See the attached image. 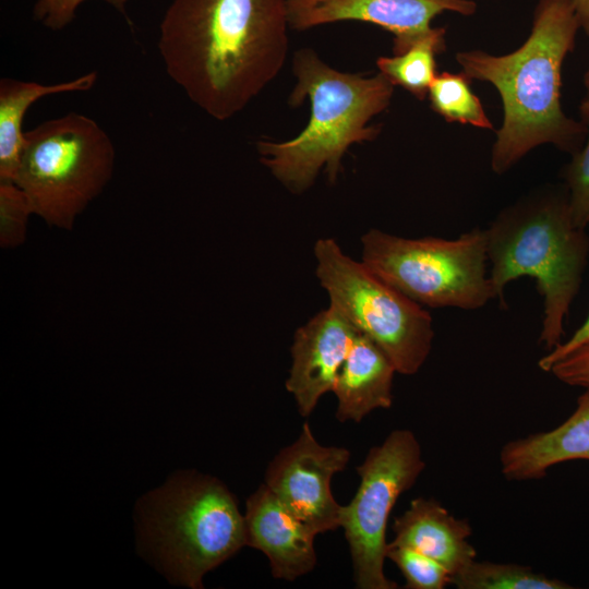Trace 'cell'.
Wrapping results in <instances>:
<instances>
[{
    "label": "cell",
    "instance_id": "17",
    "mask_svg": "<svg viewBox=\"0 0 589 589\" xmlns=\"http://www.w3.org/2000/svg\"><path fill=\"white\" fill-rule=\"evenodd\" d=\"M95 71L57 84H41L4 77L0 81V182H14L25 144L22 131L27 109L43 97L89 91Z\"/></svg>",
    "mask_w": 589,
    "mask_h": 589
},
{
    "label": "cell",
    "instance_id": "2",
    "mask_svg": "<svg viewBox=\"0 0 589 589\" xmlns=\"http://www.w3.org/2000/svg\"><path fill=\"white\" fill-rule=\"evenodd\" d=\"M579 28L574 0H540L531 32L515 51L456 53L467 76L491 83L502 98L503 123L491 156L495 173L506 172L542 144L570 155L582 147L586 127L567 117L561 106L562 64L575 48Z\"/></svg>",
    "mask_w": 589,
    "mask_h": 589
},
{
    "label": "cell",
    "instance_id": "15",
    "mask_svg": "<svg viewBox=\"0 0 589 589\" xmlns=\"http://www.w3.org/2000/svg\"><path fill=\"white\" fill-rule=\"evenodd\" d=\"M392 544L413 549L442 564L452 576L476 560L468 542L472 528L467 519L456 518L433 497H417L393 522Z\"/></svg>",
    "mask_w": 589,
    "mask_h": 589
},
{
    "label": "cell",
    "instance_id": "3",
    "mask_svg": "<svg viewBox=\"0 0 589 589\" xmlns=\"http://www.w3.org/2000/svg\"><path fill=\"white\" fill-rule=\"evenodd\" d=\"M292 72L297 83L288 103L298 107L309 99V122L288 141H257L256 149L273 177L289 192L301 194L314 184L321 170L335 183L349 147L378 136L381 127L370 125V121L387 109L395 86L381 72L363 76L338 71L312 48L294 52Z\"/></svg>",
    "mask_w": 589,
    "mask_h": 589
},
{
    "label": "cell",
    "instance_id": "24",
    "mask_svg": "<svg viewBox=\"0 0 589 589\" xmlns=\"http://www.w3.org/2000/svg\"><path fill=\"white\" fill-rule=\"evenodd\" d=\"M87 0H37L34 5V17L45 27L51 31H61L67 27L76 15L79 7ZM112 5L123 14L131 24L127 4L129 0H101Z\"/></svg>",
    "mask_w": 589,
    "mask_h": 589
},
{
    "label": "cell",
    "instance_id": "7",
    "mask_svg": "<svg viewBox=\"0 0 589 589\" xmlns=\"http://www.w3.org/2000/svg\"><path fill=\"white\" fill-rule=\"evenodd\" d=\"M361 245V261L422 306L477 310L495 299L486 274L485 229L476 227L454 240L370 229Z\"/></svg>",
    "mask_w": 589,
    "mask_h": 589
},
{
    "label": "cell",
    "instance_id": "23",
    "mask_svg": "<svg viewBox=\"0 0 589 589\" xmlns=\"http://www.w3.org/2000/svg\"><path fill=\"white\" fill-rule=\"evenodd\" d=\"M34 214L25 192L14 182H0V244L21 245L26 237L29 216Z\"/></svg>",
    "mask_w": 589,
    "mask_h": 589
},
{
    "label": "cell",
    "instance_id": "13",
    "mask_svg": "<svg viewBox=\"0 0 589 589\" xmlns=\"http://www.w3.org/2000/svg\"><path fill=\"white\" fill-rule=\"evenodd\" d=\"M247 545L263 552L276 579L293 581L316 565L315 533L263 483L245 502Z\"/></svg>",
    "mask_w": 589,
    "mask_h": 589
},
{
    "label": "cell",
    "instance_id": "1",
    "mask_svg": "<svg viewBox=\"0 0 589 589\" xmlns=\"http://www.w3.org/2000/svg\"><path fill=\"white\" fill-rule=\"evenodd\" d=\"M287 0H173L159 26L169 77L218 120L241 112L285 65Z\"/></svg>",
    "mask_w": 589,
    "mask_h": 589
},
{
    "label": "cell",
    "instance_id": "4",
    "mask_svg": "<svg viewBox=\"0 0 589 589\" xmlns=\"http://www.w3.org/2000/svg\"><path fill=\"white\" fill-rule=\"evenodd\" d=\"M485 232L495 299L506 309L508 283L533 278L544 306L539 342L552 350L562 342L589 255V236L573 220L567 188L531 191L503 208Z\"/></svg>",
    "mask_w": 589,
    "mask_h": 589
},
{
    "label": "cell",
    "instance_id": "18",
    "mask_svg": "<svg viewBox=\"0 0 589 589\" xmlns=\"http://www.w3.org/2000/svg\"><path fill=\"white\" fill-rule=\"evenodd\" d=\"M446 29L433 27L431 33L414 43L407 51L376 60L378 72L390 83L409 92L419 100L428 97L436 76V55L446 48Z\"/></svg>",
    "mask_w": 589,
    "mask_h": 589
},
{
    "label": "cell",
    "instance_id": "10",
    "mask_svg": "<svg viewBox=\"0 0 589 589\" xmlns=\"http://www.w3.org/2000/svg\"><path fill=\"white\" fill-rule=\"evenodd\" d=\"M349 458L345 447L320 444L304 422L298 438L267 466L264 484L315 534L332 531L340 527L341 505L334 498L330 482Z\"/></svg>",
    "mask_w": 589,
    "mask_h": 589
},
{
    "label": "cell",
    "instance_id": "12",
    "mask_svg": "<svg viewBox=\"0 0 589 589\" xmlns=\"http://www.w3.org/2000/svg\"><path fill=\"white\" fill-rule=\"evenodd\" d=\"M358 329L334 306L317 312L300 326L291 346L286 389L302 417L311 414L320 398L332 392Z\"/></svg>",
    "mask_w": 589,
    "mask_h": 589
},
{
    "label": "cell",
    "instance_id": "26",
    "mask_svg": "<svg viewBox=\"0 0 589 589\" xmlns=\"http://www.w3.org/2000/svg\"><path fill=\"white\" fill-rule=\"evenodd\" d=\"M586 342H589V314L585 322L567 341L561 342L558 346L550 350L546 356L542 357L539 360V368L545 372H549L551 366L556 361H558L560 359H562L563 357Z\"/></svg>",
    "mask_w": 589,
    "mask_h": 589
},
{
    "label": "cell",
    "instance_id": "20",
    "mask_svg": "<svg viewBox=\"0 0 589 589\" xmlns=\"http://www.w3.org/2000/svg\"><path fill=\"white\" fill-rule=\"evenodd\" d=\"M428 97L431 109L447 122L493 130L480 98L471 89V79L464 72L437 73L429 88Z\"/></svg>",
    "mask_w": 589,
    "mask_h": 589
},
{
    "label": "cell",
    "instance_id": "16",
    "mask_svg": "<svg viewBox=\"0 0 589 589\" xmlns=\"http://www.w3.org/2000/svg\"><path fill=\"white\" fill-rule=\"evenodd\" d=\"M396 372L386 353L359 332L332 390L337 398V420L360 422L375 409L390 408Z\"/></svg>",
    "mask_w": 589,
    "mask_h": 589
},
{
    "label": "cell",
    "instance_id": "8",
    "mask_svg": "<svg viewBox=\"0 0 589 589\" xmlns=\"http://www.w3.org/2000/svg\"><path fill=\"white\" fill-rule=\"evenodd\" d=\"M314 256L315 274L328 294L329 305L371 338L398 373L416 374L432 348L434 329L430 313L362 261L344 253L332 238L315 242Z\"/></svg>",
    "mask_w": 589,
    "mask_h": 589
},
{
    "label": "cell",
    "instance_id": "14",
    "mask_svg": "<svg viewBox=\"0 0 589 589\" xmlns=\"http://www.w3.org/2000/svg\"><path fill=\"white\" fill-rule=\"evenodd\" d=\"M585 388L575 411L562 424L503 445L500 462L507 480H541L557 464L589 460V387Z\"/></svg>",
    "mask_w": 589,
    "mask_h": 589
},
{
    "label": "cell",
    "instance_id": "5",
    "mask_svg": "<svg viewBox=\"0 0 589 589\" xmlns=\"http://www.w3.org/2000/svg\"><path fill=\"white\" fill-rule=\"evenodd\" d=\"M139 509L143 549L173 584L203 588L206 573L247 545L244 515L214 477L178 472Z\"/></svg>",
    "mask_w": 589,
    "mask_h": 589
},
{
    "label": "cell",
    "instance_id": "21",
    "mask_svg": "<svg viewBox=\"0 0 589 589\" xmlns=\"http://www.w3.org/2000/svg\"><path fill=\"white\" fill-rule=\"evenodd\" d=\"M579 111L587 130L586 143L572 155L563 175L573 220L577 227L586 229L589 225V98L582 99Z\"/></svg>",
    "mask_w": 589,
    "mask_h": 589
},
{
    "label": "cell",
    "instance_id": "27",
    "mask_svg": "<svg viewBox=\"0 0 589 589\" xmlns=\"http://www.w3.org/2000/svg\"><path fill=\"white\" fill-rule=\"evenodd\" d=\"M574 5L580 28H582L589 37V0H574Z\"/></svg>",
    "mask_w": 589,
    "mask_h": 589
},
{
    "label": "cell",
    "instance_id": "22",
    "mask_svg": "<svg viewBox=\"0 0 589 589\" xmlns=\"http://www.w3.org/2000/svg\"><path fill=\"white\" fill-rule=\"evenodd\" d=\"M386 558L401 572L408 589H444L452 574L435 560L407 546L387 543Z\"/></svg>",
    "mask_w": 589,
    "mask_h": 589
},
{
    "label": "cell",
    "instance_id": "19",
    "mask_svg": "<svg viewBox=\"0 0 589 589\" xmlns=\"http://www.w3.org/2000/svg\"><path fill=\"white\" fill-rule=\"evenodd\" d=\"M458 589H570L567 582L534 572L530 566L490 561L470 562L453 576Z\"/></svg>",
    "mask_w": 589,
    "mask_h": 589
},
{
    "label": "cell",
    "instance_id": "9",
    "mask_svg": "<svg viewBox=\"0 0 589 589\" xmlns=\"http://www.w3.org/2000/svg\"><path fill=\"white\" fill-rule=\"evenodd\" d=\"M424 468L421 446L407 429L392 431L382 444L370 448L357 467L359 488L339 512L357 588H398L384 573L386 527L397 500L416 483Z\"/></svg>",
    "mask_w": 589,
    "mask_h": 589
},
{
    "label": "cell",
    "instance_id": "11",
    "mask_svg": "<svg viewBox=\"0 0 589 589\" xmlns=\"http://www.w3.org/2000/svg\"><path fill=\"white\" fill-rule=\"evenodd\" d=\"M290 29L304 32L344 21L375 24L394 35L393 53L401 55L426 36L432 20L445 12L472 15L473 0H287Z\"/></svg>",
    "mask_w": 589,
    "mask_h": 589
},
{
    "label": "cell",
    "instance_id": "6",
    "mask_svg": "<svg viewBox=\"0 0 589 589\" xmlns=\"http://www.w3.org/2000/svg\"><path fill=\"white\" fill-rule=\"evenodd\" d=\"M115 158L107 132L94 119L69 112L25 132L14 183L35 215L51 227L71 230L110 181Z\"/></svg>",
    "mask_w": 589,
    "mask_h": 589
},
{
    "label": "cell",
    "instance_id": "28",
    "mask_svg": "<svg viewBox=\"0 0 589 589\" xmlns=\"http://www.w3.org/2000/svg\"><path fill=\"white\" fill-rule=\"evenodd\" d=\"M584 85H585V88H586V92H587V95L586 97L589 98V67L585 73V76H584Z\"/></svg>",
    "mask_w": 589,
    "mask_h": 589
},
{
    "label": "cell",
    "instance_id": "25",
    "mask_svg": "<svg viewBox=\"0 0 589 589\" xmlns=\"http://www.w3.org/2000/svg\"><path fill=\"white\" fill-rule=\"evenodd\" d=\"M549 372L567 385L589 387V342L556 361Z\"/></svg>",
    "mask_w": 589,
    "mask_h": 589
}]
</instances>
